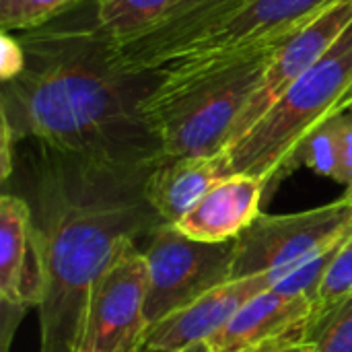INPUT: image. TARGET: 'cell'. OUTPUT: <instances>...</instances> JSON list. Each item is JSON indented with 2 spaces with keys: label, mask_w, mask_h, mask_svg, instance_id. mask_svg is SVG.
Instances as JSON below:
<instances>
[{
  "label": "cell",
  "mask_w": 352,
  "mask_h": 352,
  "mask_svg": "<svg viewBox=\"0 0 352 352\" xmlns=\"http://www.w3.org/2000/svg\"><path fill=\"white\" fill-rule=\"evenodd\" d=\"M25 70L0 82V120L14 142H35L95 159L146 165L163 144L146 103L163 68H132L91 21L85 2L19 35Z\"/></svg>",
  "instance_id": "6da1fadb"
},
{
  "label": "cell",
  "mask_w": 352,
  "mask_h": 352,
  "mask_svg": "<svg viewBox=\"0 0 352 352\" xmlns=\"http://www.w3.org/2000/svg\"><path fill=\"white\" fill-rule=\"evenodd\" d=\"M157 163H116L41 142L25 159L16 194L31 210L41 274L39 352H74L97 278L163 225L146 196Z\"/></svg>",
  "instance_id": "7a4b0ae2"
},
{
  "label": "cell",
  "mask_w": 352,
  "mask_h": 352,
  "mask_svg": "<svg viewBox=\"0 0 352 352\" xmlns=\"http://www.w3.org/2000/svg\"><path fill=\"white\" fill-rule=\"evenodd\" d=\"M280 41L248 50L179 58L146 103V116L165 157H217L256 91Z\"/></svg>",
  "instance_id": "3957f363"
},
{
  "label": "cell",
  "mask_w": 352,
  "mask_h": 352,
  "mask_svg": "<svg viewBox=\"0 0 352 352\" xmlns=\"http://www.w3.org/2000/svg\"><path fill=\"white\" fill-rule=\"evenodd\" d=\"M352 89V23L334 45L231 146L221 153L225 175H252L266 186L295 171L303 140L346 111Z\"/></svg>",
  "instance_id": "277c9868"
},
{
  "label": "cell",
  "mask_w": 352,
  "mask_h": 352,
  "mask_svg": "<svg viewBox=\"0 0 352 352\" xmlns=\"http://www.w3.org/2000/svg\"><path fill=\"white\" fill-rule=\"evenodd\" d=\"M351 231L352 202L346 198L303 212L260 214L235 239L231 280L272 274L276 285L283 274L338 245Z\"/></svg>",
  "instance_id": "5b68a950"
},
{
  "label": "cell",
  "mask_w": 352,
  "mask_h": 352,
  "mask_svg": "<svg viewBox=\"0 0 352 352\" xmlns=\"http://www.w3.org/2000/svg\"><path fill=\"white\" fill-rule=\"evenodd\" d=\"M142 252L148 268L146 322L151 326L231 280L235 239L204 243L163 223Z\"/></svg>",
  "instance_id": "8992f818"
},
{
  "label": "cell",
  "mask_w": 352,
  "mask_h": 352,
  "mask_svg": "<svg viewBox=\"0 0 352 352\" xmlns=\"http://www.w3.org/2000/svg\"><path fill=\"white\" fill-rule=\"evenodd\" d=\"M148 268L138 243H130L93 285L74 352H138L148 330Z\"/></svg>",
  "instance_id": "52a82bcc"
},
{
  "label": "cell",
  "mask_w": 352,
  "mask_h": 352,
  "mask_svg": "<svg viewBox=\"0 0 352 352\" xmlns=\"http://www.w3.org/2000/svg\"><path fill=\"white\" fill-rule=\"evenodd\" d=\"M352 23V0H338L287 37L272 54L227 146L239 140L344 33Z\"/></svg>",
  "instance_id": "ba28073f"
},
{
  "label": "cell",
  "mask_w": 352,
  "mask_h": 352,
  "mask_svg": "<svg viewBox=\"0 0 352 352\" xmlns=\"http://www.w3.org/2000/svg\"><path fill=\"white\" fill-rule=\"evenodd\" d=\"M274 276L260 274L229 280L194 303L148 326L138 352H182L208 342L256 295L272 289Z\"/></svg>",
  "instance_id": "9c48e42d"
},
{
  "label": "cell",
  "mask_w": 352,
  "mask_h": 352,
  "mask_svg": "<svg viewBox=\"0 0 352 352\" xmlns=\"http://www.w3.org/2000/svg\"><path fill=\"white\" fill-rule=\"evenodd\" d=\"M245 4L248 0H173L153 29L120 45L118 52L132 68H165L227 23Z\"/></svg>",
  "instance_id": "30bf717a"
},
{
  "label": "cell",
  "mask_w": 352,
  "mask_h": 352,
  "mask_svg": "<svg viewBox=\"0 0 352 352\" xmlns=\"http://www.w3.org/2000/svg\"><path fill=\"white\" fill-rule=\"evenodd\" d=\"M314 297L268 289L250 299L206 344L210 352H250L280 340H305Z\"/></svg>",
  "instance_id": "8fae6325"
},
{
  "label": "cell",
  "mask_w": 352,
  "mask_h": 352,
  "mask_svg": "<svg viewBox=\"0 0 352 352\" xmlns=\"http://www.w3.org/2000/svg\"><path fill=\"white\" fill-rule=\"evenodd\" d=\"M334 2L338 0H248L239 12L179 58L227 54L287 39Z\"/></svg>",
  "instance_id": "7c38bea8"
},
{
  "label": "cell",
  "mask_w": 352,
  "mask_h": 352,
  "mask_svg": "<svg viewBox=\"0 0 352 352\" xmlns=\"http://www.w3.org/2000/svg\"><path fill=\"white\" fill-rule=\"evenodd\" d=\"M266 188V182L252 175H227L175 223V229L204 243L233 241L260 217Z\"/></svg>",
  "instance_id": "4fadbf2b"
},
{
  "label": "cell",
  "mask_w": 352,
  "mask_h": 352,
  "mask_svg": "<svg viewBox=\"0 0 352 352\" xmlns=\"http://www.w3.org/2000/svg\"><path fill=\"white\" fill-rule=\"evenodd\" d=\"M0 301L27 309L41 303L31 210L21 194L10 192L0 198Z\"/></svg>",
  "instance_id": "5bb4252c"
},
{
  "label": "cell",
  "mask_w": 352,
  "mask_h": 352,
  "mask_svg": "<svg viewBox=\"0 0 352 352\" xmlns=\"http://www.w3.org/2000/svg\"><path fill=\"white\" fill-rule=\"evenodd\" d=\"M223 177L221 155L163 157L148 173L146 196L163 223L175 225Z\"/></svg>",
  "instance_id": "9a60e30c"
},
{
  "label": "cell",
  "mask_w": 352,
  "mask_h": 352,
  "mask_svg": "<svg viewBox=\"0 0 352 352\" xmlns=\"http://www.w3.org/2000/svg\"><path fill=\"white\" fill-rule=\"evenodd\" d=\"M173 0H85L93 25L116 43L126 45L153 29Z\"/></svg>",
  "instance_id": "2e32d148"
},
{
  "label": "cell",
  "mask_w": 352,
  "mask_h": 352,
  "mask_svg": "<svg viewBox=\"0 0 352 352\" xmlns=\"http://www.w3.org/2000/svg\"><path fill=\"white\" fill-rule=\"evenodd\" d=\"M309 167L318 175L330 177L334 182H342V165H340V128L338 116L330 118L322 126H318L299 146L295 157L297 167Z\"/></svg>",
  "instance_id": "e0dca14e"
},
{
  "label": "cell",
  "mask_w": 352,
  "mask_h": 352,
  "mask_svg": "<svg viewBox=\"0 0 352 352\" xmlns=\"http://www.w3.org/2000/svg\"><path fill=\"white\" fill-rule=\"evenodd\" d=\"M85 0H0V31H35Z\"/></svg>",
  "instance_id": "ac0fdd59"
},
{
  "label": "cell",
  "mask_w": 352,
  "mask_h": 352,
  "mask_svg": "<svg viewBox=\"0 0 352 352\" xmlns=\"http://www.w3.org/2000/svg\"><path fill=\"white\" fill-rule=\"evenodd\" d=\"M309 352H352V295L307 328Z\"/></svg>",
  "instance_id": "d6986e66"
},
{
  "label": "cell",
  "mask_w": 352,
  "mask_h": 352,
  "mask_svg": "<svg viewBox=\"0 0 352 352\" xmlns=\"http://www.w3.org/2000/svg\"><path fill=\"white\" fill-rule=\"evenodd\" d=\"M352 295V231L346 237V241L342 243V248L338 250V254L334 256L330 268L326 270L318 293H316V305H314V316L311 322H318L320 318H324L332 307H336L340 301H344L346 297Z\"/></svg>",
  "instance_id": "ffe728a7"
},
{
  "label": "cell",
  "mask_w": 352,
  "mask_h": 352,
  "mask_svg": "<svg viewBox=\"0 0 352 352\" xmlns=\"http://www.w3.org/2000/svg\"><path fill=\"white\" fill-rule=\"evenodd\" d=\"M27 64V54L19 35L0 31V82L16 78Z\"/></svg>",
  "instance_id": "44dd1931"
},
{
  "label": "cell",
  "mask_w": 352,
  "mask_h": 352,
  "mask_svg": "<svg viewBox=\"0 0 352 352\" xmlns=\"http://www.w3.org/2000/svg\"><path fill=\"white\" fill-rule=\"evenodd\" d=\"M338 128H340V165H342V186L346 200L352 202V113L344 111L338 116Z\"/></svg>",
  "instance_id": "7402d4cb"
},
{
  "label": "cell",
  "mask_w": 352,
  "mask_h": 352,
  "mask_svg": "<svg viewBox=\"0 0 352 352\" xmlns=\"http://www.w3.org/2000/svg\"><path fill=\"white\" fill-rule=\"evenodd\" d=\"M250 352H309V344L305 340H280V342Z\"/></svg>",
  "instance_id": "603a6c76"
},
{
  "label": "cell",
  "mask_w": 352,
  "mask_h": 352,
  "mask_svg": "<svg viewBox=\"0 0 352 352\" xmlns=\"http://www.w3.org/2000/svg\"><path fill=\"white\" fill-rule=\"evenodd\" d=\"M182 352H210V351H208V344H206V342H202V344L190 346V349H186V351H182Z\"/></svg>",
  "instance_id": "cb8c5ba5"
},
{
  "label": "cell",
  "mask_w": 352,
  "mask_h": 352,
  "mask_svg": "<svg viewBox=\"0 0 352 352\" xmlns=\"http://www.w3.org/2000/svg\"><path fill=\"white\" fill-rule=\"evenodd\" d=\"M352 105V89H351V93H349V97H346V111H349V107Z\"/></svg>",
  "instance_id": "d4e9b609"
}]
</instances>
